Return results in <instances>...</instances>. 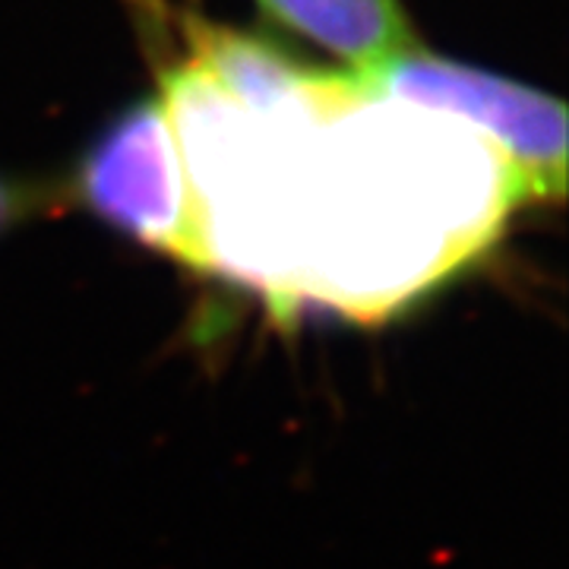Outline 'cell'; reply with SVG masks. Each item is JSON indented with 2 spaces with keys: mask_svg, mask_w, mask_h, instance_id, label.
Masks as SVG:
<instances>
[{
  "mask_svg": "<svg viewBox=\"0 0 569 569\" xmlns=\"http://www.w3.org/2000/svg\"><path fill=\"white\" fill-rule=\"evenodd\" d=\"M162 102L206 269L272 298L387 313L478 250L418 203L443 212V193L516 203L503 190H418L507 162L466 123L389 99L358 73L295 67L279 89L241 102L187 63L164 80Z\"/></svg>",
  "mask_w": 569,
  "mask_h": 569,
  "instance_id": "obj_1",
  "label": "cell"
},
{
  "mask_svg": "<svg viewBox=\"0 0 569 569\" xmlns=\"http://www.w3.org/2000/svg\"><path fill=\"white\" fill-rule=\"evenodd\" d=\"M358 77L389 99L456 118L490 142L507 162L519 203L563 200L567 108L560 99L421 48Z\"/></svg>",
  "mask_w": 569,
  "mask_h": 569,
  "instance_id": "obj_2",
  "label": "cell"
},
{
  "mask_svg": "<svg viewBox=\"0 0 569 569\" xmlns=\"http://www.w3.org/2000/svg\"><path fill=\"white\" fill-rule=\"evenodd\" d=\"M89 209L142 244L206 269L190 174L162 99L130 108L82 164Z\"/></svg>",
  "mask_w": 569,
  "mask_h": 569,
  "instance_id": "obj_3",
  "label": "cell"
},
{
  "mask_svg": "<svg viewBox=\"0 0 569 569\" xmlns=\"http://www.w3.org/2000/svg\"><path fill=\"white\" fill-rule=\"evenodd\" d=\"M260 7L342 58L351 73H367L418 48L399 0H260Z\"/></svg>",
  "mask_w": 569,
  "mask_h": 569,
  "instance_id": "obj_4",
  "label": "cell"
},
{
  "mask_svg": "<svg viewBox=\"0 0 569 569\" xmlns=\"http://www.w3.org/2000/svg\"><path fill=\"white\" fill-rule=\"evenodd\" d=\"M36 206V193L26 190V187H17L10 181H0V228L20 219L22 212H29Z\"/></svg>",
  "mask_w": 569,
  "mask_h": 569,
  "instance_id": "obj_5",
  "label": "cell"
}]
</instances>
